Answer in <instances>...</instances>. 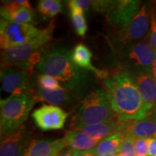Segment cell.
Here are the masks:
<instances>
[{
	"mask_svg": "<svg viewBox=\"0 0 156 156\" xmlns=\"http://www.w3.org/2000/svg\"><path fill=\"white\" fill-rule=\"evenodd\" d=\"M36 67L41 74L57 80L63 88L77 98H83L93 85L92 73L76 65L72 52L66 46H46Z\"/></svg>",
	"mask_w": 156,
	"mask_h": 156,
	"instance_id": "obj_1",
	"label": "cell"
},
{
	"mask_svg": "<svg viewBox=\"0 0 156 156\" xmlns=\"http://www.w3.org/2000/svg\"><path fill=\"white\" fill-rule=\"evenodd\" d=\"M104 86L119 120L129 122L147 116L148 112L139 90L127 70H119L108 75L104 79Z\"/></svg>",
	"mask_w": 156,
	"mask_h": 156,
	"instance_id": "obj_2",
	"label": "cell"
},
{
	"mask_svg": "<svg viewBox=\"0 0 156 156\" xmlns=\"http://www.w3.org/2000/svg\"><path fill=\"white\" fill-rule=\"evenodd\" d=\"M54 28L51 23L46 28L41 29L28 42L2 50V67H17L32 70L33 67L38 64L46 45L52 39Z\"/></svg>",
	"mask_w": 156,
	"mask_h": 156,
	"instance_id": "obj_3",
	"label": "cell"
},
{
	"mask_svg": "<svg viewBox=\"0 0 156 156\" xmlns=\"http://www.w3.org/2000/svg\"><path fill=\"white\" fill-rule=\"evenodd\" d=\"M116 116L106 90L95 89L84 98L72 118L70 126L75 130L114 119Z\"/></svg>",
	"mask_w": 156,
	"mask_h": 156,
	"instance_id": "obj_4",
	"label": "cell"
},
{
	"mask_svg": "<svg viewBox=\"0 0 156 156\" xmlns=\"http://www.w3.org/2000/svg\"><path fill=\"white\" fill-rule=\"evenodd\" d=\"M37 98L32 91L13 93L0 102L1 136L12 134L23 126Z\"/></svg>",
	"mask_w": 156,
	"mask_h": 156,
	"instance_id": "obj_5",
	"label": "cell"
},
{
	"mask_svg": "<svg viewBox=\"0 0 156 156\" xmlns=\"http://www.w3.org/2000/svg\"><path fill=\"white\" fill-rule=\"evenodd\" d=\"M94 10L106 14L107 19L122 30L127 26L140 10L141 2L135 0L119 1H93Z\"/></svg>",
	"mask_w": 156,
	"mask_h": 156,
	"instance_id": "obj_6",
	"label": "cell"
},
{
	"mask_svg": "<svg viewBox=\"0 0 156 156\" xmlns=\"http://www.w3.org/2000/svg\"><path fill=\"white\" fill-rule=\"evenodd\" d=\"M156 56V50L148 43L139 42L127 45L120 57V63L124 67L152 73Z\"/></svg>",
	"mask_w": 156,
	"mask_h": 156,
	"instance_id": "obj_7",
	"label": "cell"
},
{
	"mask_svg": "<svg viewBox=\"0 0 156 156\" xmlns=\"http://www.w3.org/2000/svg\"><path fill=\"white\" fill-rule=\"evenodd\" d=\"M41 29L32 24H20L1 19L0 45L2 50L22 45L36 37Z\"/></svg>",
	"mask_w": 156,
	"mask_h": 156,
	"instance_id": "obj_8",
	"label": "cell"
},
{
	"mask_svg": "<svg viewBox=\"0 0 156 156\" xmlns=\"http://www.w3.org/2000/svg\"><path fill=\"white\" fill-rule=\"evenodd\" d=\"M31 71L17 67H2V90L11 94L32 91L30 83Z\"/></svg>",
	"mask_w": 156,
	"mask_h": 156,
	"instance_id": "obj_9",
	"label": "cell"
},
{
	"mask_svg": "<svg viewBox=\"0 0 156 156\" xmlns=\"http://www.w3.org/2000/svg\"><path fill=\"white\" fill-rule=\"evenodd\" d=\"M67 116L68 114L63 109L53 105H44L32 114V118L36 126L43 131L62 129Z\"/></svg>",
	"mask_w": 156,
	"mask_h": 156,
	"instance_id": "obj_10",
	"label": "cell"
},
{
	"mask_svg": "<svg viewBox=\"0 0 156 156\" xmlns=\"http://www.w3.org/2000/svg\"><path fill=\"white\" fill-rule=\"evenodd\" d=\"M149 28L147 5H144L130 21L127 26L119 33V40L124 44L142 38L147 34Z\"/></svg>",
	"mask_w": 156,
	"mask_h": 156,
	"instance_id": "obj_11",
	"label": "cell"
},
{
	"mask_svg": "<svg viewBox=\"0 0 156 156\" xmlns=\"http://www.w3.org/2000/svg\"><path fill=\"white\" fill-rule=\"evenodd\" d=\"M30 139V134L25 126L12 134L4 137L1 141L0 156H23Z\"/></svg>",
	"mask_w": 156,
	"mask_h": 156,
	"instance_id": "obj_12",
	"label": "cell"
},
{
	"mask_svg": "<svg viewBox=\"0 0 156 156\" xmlns=\"http://www.w3.org/2000/svg\"><path fill=\"white\" fill-rule=\"evenodd\" d=\"M128 123L122 122L116 118V119H114L100 124L82 126L75 130L83 132L100 142L101 140L106 139L117 132H123L125 133Z\"/></svg>",
	"mask_w": 156,
	"mask_h": 156,
	"instance_id": "obj_13",
	"label": "cell"
},
{
	"mask_svg": "<svg viewBox=\"0 0 156 156\" xmlns=\"http://www.w3.org/2000/svg\"><path fill=\"white\" fill-rule=\"evenodd\" d=\"M131 75L139 90L144 105L149 112L156 106L155 79L152 73L147 72H136L135 74L131 73Z\"/></svg>",
	"mask_w": 156,
	"mask_h": 156,
	"instance_id": "obj_14",
	"label": "cell"
},
{
	"mask_svg": "<svg viewBox=\"0 0 156 156\" xmlns=\"http://www.w3.org/2000/svg\"><path fill=\"white\" fill-rule=\"evenodd\" d=\"M67 146L65 138L35 140L29 144L23 156H58Z\"/></svg>",
	"mask_w": 156,
	"mask_h": 156,
	"instance_id": "obj_15",
	"label": "cell"
},
{
	"mask_svg": "<svg viewBox=\"0 0 156 156\" xmlns=\"http://www.w3.org/2000/svg\"><path fill=\"white\" fill-rule=\"evenodd\" d=\"M125 134L135 139L156 138V122L153 117L149 116L142 119L129 122Z\"/></svg>",
	"mask_w": 156,
	"mask_h": 156,
	"instance_id": "obj_16",
	"label": "cell"
},
{
	"mask_svg": "<svg viewBox=\"0 0 156 156\" xmlns=\"http://www.w3.org/2000/svg\"><path fill=\"white\" fill-rule=\"evenodd\" d=\"M92 53L86 46L83 44L77 45L72 51V59L76 65L82 69L87 70L95 74L98 77L105 79L108 73L104 70H100L95 68L92 64Z\"/></svg>",
	"mask_w": 156,
	"mask_h": 156,
	"instance_id": "obj_17",
	"label": "cell"
},
{
	"mask_svg": "<svg viewBox=\"0 0 156 156\" xmlns=\"http://www.w3.org/2000/svg\"><path fill=\"white\" fill-rule=\"evenodd\" d=\"M35 95L37 100L45 101L50 105L56 106H67L73 102L74 99L77 98L63 87L54 90H46L38 87Z\"/></svg>",
	"mask_w": 156,
	"mask_h": 156,
	"instance_id": "obj_18",
	"label": "cell"
},
{
	"mask_svg": "<svg viewBox=\"0 0 156 156\" xmlns=\"http://www.w3.org/2000/svg\"><path fill=\"white\" fill-rule=\"evenodd\" d=\"M70 149L77 151H87L93 150L98 141L93 139L87 134L77 130H70L66 132L64 136Z\"/></svg>",
	"mask_w": 156,
	"mask_h": 156,
	"instance_id": "obj_19",
	"label": "cell"
},
{
	"mask_svg": "<svg viewBox=\"0 0 156 156\" xmlns=\"http://www.w3.org/2000/svg\"><path fill=\"white\" fill-rule=\"evenodd\" d=\"M124 137V132H117L106 139L101 140L91 151L94 155L98 154H117L119 151Z\"/></svg>",
	"mask_w": 156,
	"mask_h": 156,
	"instance_id": "obj_20",
	"label": "cell"
},
{
	"mask_svg": "<svg viewBox=\"0 0 156 156\" xmlns=\"http://www.w3.org/2000/svg\"><path fill=\"white\" fill-rule=\"evenodd\" d=\"M34 13L31 7H21L7 14L1 15V19L20 24H31L34 21Z\"/></svg>",
	"mask_w": 156,
	"mask_h": 156,
	"instance_id": "obj_21",
	"label": "cell"
},
{
	"mask_svg": "<svg viewBox=\"0 0 156 156\" xmlns=\"http://www.w3.org/2000/svg\"><path fill=\"white\" fill-rule=\"evenodd\" d=\"M62 9V3L58 0H41L38 4V10L44 18H51Z\"/></svg>",
	"mask_w": 156,
	"mask_h": 156,
	"instance_id": "obj_22",
	"label": "cell"
},
{
	"mask_svg": "<svg viewBox=\"0 0 156 156\" xmlns=\"http://www.w3.org/2000/svg\"><path fill=\"white\" fill-rule=\"evenodd\" d=\"M70 16L76 34L80 36H85L87 30V25L84 11L80 9H71Z\"/></svg>",
	"mask_w": 156,
	"mask_h": 156,
	"instance_id": "obj_23",
	"label": "cell"
},
{
	"mask_svg": "<svg viewBox=\"0 0 156 156\" xmlns=\"http://www.w3.org/2000/svg\"><path fill=\"white\" fill-rule=\"evenodd\" d=\"M37 81L39 88L46 90H54L62 87L57 80L48 75L41 74L38 75Z\"/></svg>",
	"mask_w": 156,
	"mask_h": 156,
	"instance_id": "obj_24",
	"label": "cell"
},
{
	"mask_svg": "<svg viewBox=\"0 0 156 156\" xmlns=\"http://www.w3.org/2000/svg\"><path fill=\"white\" fill-rule=\"evenodd\" d=\"M30 7L29 1L26 0H15V1L4 2L3 6L1 7V15L7 14L19 9L21 7Z\"/></svg>",
	"mask_w": 156,
	"mask_h": 156,
	"instance_id": "obj_25",
	"label": "cell"
},
{
	"mask_svg": "<svg viewBox=\"0 0 156 156\" xmlns=\"http://www.w3.org/2000/svg\"><path fill=\"white\" fill-rule=\"evenodd\" d=\"M134 138L133 136L125 134L124 141L121 146L119 151L117 153L118 156H135L134 145Z\"/></svg>",
	"mask_w": 156,
	"mask_h": 156,
	"instance_id": "obj_26",
	"label": "cell"
},
{
	"mask_svg": "<svg viewBox=\"0 0 156 156\" xmlns=\"http://www.w3.org/2000/svg\"><path fill=\"white\" fill-rule=\"evenodd\" d=\"M135 156H149L148 139H135L134 142Z\"/></svg>",
	"mask_w": 156,
	"mask_h": 156,
	"instance_id": "obj_27",
	"label": "cell"
},
{
	"mask_svg": "<svg viewBox=\"0 0 156 156\" xmlns=\"http://www.w3.org/2000/svg\"><path fill=\"white\" fill-rule=\"evenodd\" d=\"M93 1L89 0H71L68 2V6L69 9H80L82 10H87L92 5Z\"/></svg>",
	"mask_w": 156,
	"mask_h": 156,
	"instance_id": "obj_28",
	"label": "cell"
},
{
	"mask_svg": "<svg viewBox=\"0 0 156 156\" xmlns=\"http://www.w3.org/2000/svg\"><path fill=\"white\" fill-rule=\"evenodd\" d=\"M149 44L156 50V20L155 18V16H154V14L151 17Z\"/></svg>",
	"mask_w": 156,
	"mask_h": 156,
	"instance_id": "obj_29",
	"label": "cell"
},
{
	"mask_svg": "<svg viewBox=\"0 0 156 156\" xmlns=\"http://www.w3.org/2000/svg\"><path fill=\"white\" fill-rule=\"evenodd\" d=\"M149 156H156V138L148 139Z\"/></svg>",
	"mask_w": 156,
	"mask_h": 156,
	"instance_id": "obj_30",
	"label": "cell"
},
{
	"mask_svg": "<svg viewBox=\"0 0 156 156\" xmlns=\"http://www.w3.org/2000/svg\"><path fill=\"white\" fill-rule=\"evenodd\" d=\"M73 156H94L92 151H73Z\"/></svg>",
	"mask_w": 156,
	"mask_h": 156,
	"instance_id": "obj_31",
	"label": "cell"
},
{
	"mask_svg": "<svg viewBox=\"0 0 156 156\" xmlns=\"http://www.w3.org/2000/svg\"><path fill=\"white\" fill-rule=\"evenodd\" d=\"M73 150L69 149L65 152H64V153H62V154L60 153L58 156H73Z\"/></svg>",
	"mask_w": 156,
	"mask_h": 156,
	"instance_id": "obj_32",
	"label": "cell"
},
{
	"mask_svg": "<svg viewBox=\"0 0 156 156\" xmlns=\"http://www.w3.org/2000/svg\"><path fill=\"white\" fill-rule=\"evenodd\" d=\"M152 75H153V77L155 78L156 80V56H155V61H154V63L153 65V69H152Z\"/></svg>",
	"mask_w": 156,
	"mask_h": 156,
	"instance_id": "obj_33",
	"label": "cell"
},
{
	"mask_svg": "<svg viewBox=\"0 0 156 156\" xmlns=\"http://www.w3.org/2000/svg\"><path fill=\"white\" fill-rule=\"evenodd\" d=\"M94 156H118L117 154H98Z\"/></svg>",
	"mask_w": 156,
	"mask_h": 156,
	"instance_id": "obj_34",
	"label": "cell"
},
{
	"mask_svg": "<svg viewBox=\"0 0 156 156\" xmlns=\"http://www.w3.org/2000/svg\"><path fill=\"white\" fill-rule=\"evenodd\" d=\"M153 118L154 119V120L156 122V106L154 108V111H153Z\"/></svg>",
	"mask_w": 156,
	"mask_h": 156,
	"instance_id": "obj_35",
	"label": "cell"
},
{
	"mask_svg": "<svg viewBox=\"0 0 156 156\" xmlns=\"http://www.w3.org/2000/svg\"><path fill=\"white\" fill-rule=\"evenodd\" d=\"M154 16H155V20H156V12H155V14H154Z\"/></svg>",
	"mask_w": 156,
	"mask_h": 156,
	"instance_id": "obj_36",
	"label": "cell"
}]
</instances>
